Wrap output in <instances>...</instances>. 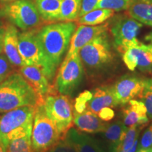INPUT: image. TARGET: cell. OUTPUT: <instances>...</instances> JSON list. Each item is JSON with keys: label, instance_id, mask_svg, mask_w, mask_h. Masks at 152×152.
<instances>
[{"label": "cell", "instance_id": "35", "mask_svg": "<svg viewBox=\"0 0 152 152\" xmlns=\"http://www.w3.org/2000/svg\"><path fill=\"white\" fill-rule=\"evenodd\" d=\"M5 33V28L0 25V54L3 51V42H4V37Z\"/></svg>", "mask_w": 152, "mask_h": 152}, {"label": "cell", "instance_id": "40", "mask_svg": "<svg viewBox=\"0 0 152 152\" xmlns=\"http://www.w3.org/2000/svg\"><path fill=\"white\" fill-rule=\"evenodd\" d=\"M0 144H1V143H0Z\"/></svg>", "mask_w": 152, "mask_h": 152}, {"label": "cell", "instance_id": "18", "mask_svg": "<svg viewBox=\"0 0 152 152\" xmlns=\"http://www.w3.org/2000/svg\"><path fill=\"white\" fill-rule=\"evenodd\" d=\"M20 72L39 96L48 93L49 80L40 68L36 66H23L20 67Z\"/></svg>", "mask_w": 152, "mask_h": 152}, {"label": "cell", "instance_id": "31", "mask_svg": "<svg viewBox=\"0 0 152 152\" xmlns=\"http://www.w3.org/2000/svg\"><path fill=\"white\" fill-rule=\"evenodd\" d=\"M10 64L7 57L0 54V83L11 75L12 68Z\"/></svg>", "mask_w": 152, "mask_h": 152}, {"label": "cell", "instance_id": "17", "mask_svg": "<svg viewBox=\"0 0 152 152\" xmlns=\"http://www.w3.org/2000/svg\"><path fill=\"white\" fill-rule=\"evenodd\" d=\"M73 122L80 130L87 133L104 132L108 125L97 115L87 109L82 113L73 111Z\"/></svg>", "mask_w": 152, "mask_h": 152}, {"label": "cell", "instance_id": "34", "mask_svg": "<svg viewBox=\"0 0 152 152\" xmlns=\"http://www.w3.org/2000/svg\"><path fill=\"white\" fill-rule=\"evenodd\" d=\"M97 115L103 121H109L115 116V112L111 108L106 107L99 112Z\"/></svg>", "mask_w": 152, "mask_h": 152}, {"label": "cell", "instance_id": "3", "mask_svg": "<svg viewBox=\"0 0 152 152\" xmlns=\"http://www.w3.org/2000/svg\"><path fill=\"white\" fill-rule=\"evenodd\" d=\"M34 106H23L7 112L0 118V143L6 149L14 139L32 134Z\"/></svg>", "mask_w": 152, "mask_h": 152}, {"label": "cell", "instance_id": "29", "mask_svg": "<svg viewBox=\"0 0 152 152\" xmlns=\"http://www.w3.org/2000/svg\"><path fill=\"white\" fill-rule=\"evenodd\" d=\"M92 96V91H85L76 98L74 109L77 113H82L87 109V104Z\"/></svg>", "mask_w": 152, "mask_h": 152}, {"label": "cell", "instance_id": "26", "mask_svg": "<svg viewBox=\"0 0 152 152\" xmlns=\"http://www.w3.org/2000/svg\"><path fill=\"white\" fill-rule=\"evenodd\" d=\"M139 98L147 108L149 118L152 119V78L144 80V89Z\"/></svg>", "mask_w": 152, "mask_h": 152}, {"label": "cell", "instance_id": "30", "mask_svg": "<svg viewBox=\"0 0 152 152\" xmlns=\"http://www.w3.org/2000/svg\"><path fill=\"white\" fill-rule=\"evenodd\" d=\"M47 152H77L74 146L66 138L60 140Z\"/></svg>", "mask_w": 152, "mask_h": 152}, {"label": "cell", "instance_id": "37", "mask_svg": "<svg viewBox=\"0 0 152 152\" xmlns=\"http://www.w3.org/2000/svg\"><path fill=\"white\" fill-rule=\"evenodd\" d=\"M137 152H151V149H138Z\"/></svg>", "mask_w": 152, "mask_h": 152}, {"label": "cell", "instance_id": "13", "mask_svg": "<svg viewBox=\"0 0 152 152\" xmlns=\"http://www.w3.org/2000/svg\"><path fill=\"white\" fill-rule=\"evenodd\" d=\"M109 24L107 23L98 26H79L72 35L66 58L79 53V51L87 43L97 36L106 33L109 29Z\"/></svg>", "mask_w": 152, "mask_h": 152}, {"label": "cell", "instance_id": "21", "mask_svg": "<svg viewBox=\"0 0 152 152\" xmlns=\"http://www.w3.org/2000/svg\"><path fill=\"white\" fill-rule=\"evenodd\" d=\"M128 127L122 121H116L107 125L104 135L109 144V151L115 152L119 144L123 141L127 132Z\"/></svg>", "mask_w": 152, "mask_h": 152}, {"label": "cell", "instance_id": "10", "mask_svg": "<svg viewBox=\"0 0 152 152\" xmlns=\"http://www.w3.org/2000/svg\"><path fill=\"white\" fill-rule=\"evenodd\" d=\"M143 24L132 17L119 18L111 28L114 45L118 51L123 54L125 50L140 42L138 35Z\"/></svg>", "mask_w": 152, "mask_h": 152}, {"label": "cell", "instance_id": "7", "mask_svg": "<svg viewBox=\"0 0 152 152\" xmlns=\"http://www.w3.org/2000/svg\"><path fill=\"white\" fill-rule=\"evenodd\" d=\"M79 56L83 64L90 69H101L109 65L113 56L106 32L85 45L79 51Z\"/></svg>", "mask_w": 152, "mask_h": 152}, {"label": "cell", "instance_id": "33", "mask_svg": "<svg viewBox=\"0 0 152 152\" xmlns=\"http://www.w3.org/2000/svg\"><path fill=\"white\" fill-rule=\"evenodd\" d=\"M98 1L99 0H82L81 9L78 18L96 9Z\"/></svg>", "mask_w": 152, "mask_h": 152}, {"label": "cell", "instance_id": "23", "mask_svg": "<svg viewBox=\"0 0 152 152\" xmlns=\"http://www.w3.org/2000/svg\"><path fill=\"white\" fill-rule=\"evenodd\" d=\"M114 11L106 9H95L84 16L80 17L79 24L85 26H98L104 23L108 19L113 16Z\"/></svg>", "mask_w": 152, "mask_h": 152}, {"label": "cell", "instance_id": "4", "mask_svg": "<svg viewBox=\"0 0 152 152\" xmlns=\"http://www.w3.org/2000/svg\"><path fill=\"white\" fill-rule=\"evenodd\" d=\"M45 111L43 104L36 106L31 134L34 152H47L61 140L62 137Z\"/></svg>", "mask_w": 152, "mask_h": 152}, {"label": "cell", "instance_id": "39", "mask_svg": "<svg viewBox=\"0 0 152 152\" xmlns=\"http://www.w3.org/2000/svg\"><path fill=\"white\" fill-rule=\"evenodd\" d=\"M151 152H152V148H151Z\"/></svg>", "mask_w": 152, "mask_h": 152}, {"label": "cell", "instance_id": "25", "mask_svg": "<svg viewBox=\"0 0 152 152\" xmlns=\"http://www.w3.org/2000/svg\"><path fill=\"white\" fill-rule=\"evenodd\" d=\"M31 134L13 140L9 144L7 152H34L31 144Z\"/></svg>", "mask_w": 152, "mask_h": 152}, {"label": "cell", "instance_id": "9", "mask_svg": "<svg viewBox=\"0 0 152 152\" xmlns=\"http://www.w3.org/2000/svg\"><path fill=\"white\" fill-rule=\"evenodd\" d=\"M83 62L79 53L65 58L56 78L55 87L59 94L71 95L80 84L83 77Z\"/></svg>", "mask_w": 152, "mask_h": 152}, {"label": "cell", "instance_id": "2", "mask_svg": "<svg viewBox=\"0 0 152 152\" xmlns=\"http://www.w3.org/2000/svg\"><path fill=\"white\" fill-rule=\"evenodd\" d=\"M39 96L18 73H11L0 83V113L23 106H37Z\"/></svg>", "mask_w": 152, "mask_h": 152}, {"label": "cell", "instance_id": "38", "mask_svg": "<svg viewBox=\"0 0 152 152\" xmlns=\"http://www.w3.org/2000/svg\"><path fill=\"white\" fill-rule=\"evenodd\" d=\"M2 1H6V2H11V1H16V0H1Z\"/></svg>", "mask_w": 152, "mask_h": 152}, {"label": "cell", "instance_id": "32", "mask_svg": "<svg viewBox=\"0 0 152 152\" xmlns=\"http://www.w3.org/2000/svg\"><path fill=\"white\" fill-rule=\"evenodd\" d=\"M152 148V125L147 129L142 137L140 144H138V149H149Z\"/></svg>", "mask_w": 152, "mask_h": 152}, {"label": "cell", "instance_id": "36", "mask_svg": "<svg viewBox=\"0 0 152 152\" xmlns=\"http://www.w3.org/2000/svg\"><path fill=\"white\" fill-rule=\"evenodd\" d=\"M137 146H138V139H137L135 142H134V144H133V145L130 148V149L127 150V151H121V152H136L137 149Z\"/></svg>", "mask_w": 152, "mask_h": 152}, {"label": "cell", "instance_id": "16", "mask_svg": "<svg viewBox=\"0 0 152 152\" xmlns=\"http://www.w3.org/2000/svg\"><path fill=\"white\" fill-rule=\"evenodd\" d=\"M123 110V123L127 127L140 126L149 122L147 110L142 101L131 99Z\"/></svg>", "mask_w": 152, "mask_h": 152}, {"label": "cell", "instance_id": "19", "mask_svg": "<svg viewBox=\"0 0 152 152\" xmlns=\"http://www.w3.org/2000/svg\"><path fill=\"white\" fill-rule=\"evenodd\" d=\"M65 138L73 144L77 152H105L94 138L79 132L75 128H70Z\"/></svg>", "mask_w": 152, "mask_h": 152}, {"label": "cell", "instance_id": "5", "mask_svg": "<svg viewBox=\"0 0 152 152\" xmlns=\"http://www.w3.org/2000/svg\"><path fill=\"white\" fill-rule=\"evenodd\" d=\"M0 15L23 30L39 26L41 16L37 7L30 0H16L9 2L0 11Z\"/></svg>", "mask_w": 152, "mask_h": 152}, {"label": "cell", "instance_id": "8", "mask_svg": "<svg viewBox=\"0 0 152 152\" xmlns=\"http://www.w3.org/2000/svg\"><path fill=\"white\" fill-rule=\"evenodd\" d=\"M43 106L60 134L66 135L73 121V107L68 96L61 94L47 95Z\"/></svg>", "mask_w": 152, "mask_h": 152}, {"label": "cell", "instance_id": "27", "mask_svg": "<svg viewBox=\"0 0 152 152\" xmlns=\"http://www.w3.org/2000/svg\"><path fill=\"white\" fill-rule=\"evenodd\" d=\"M139 133H140V130H137V126L128 127L125 137L118 146L115 152H121L128 150L133 145L137 139H138Z\"/></svg>", "mask_w": 152, "mask_h": 152}, {"label": "cell", "instance_id": "1", "mask_svg": "<svg viewBox=\"0 0 152 152\" xmlns=\"http://www.w3.org/2000/svg\"><path fill=\"white\" fill-rule=\"evenodd\" d=\"M75 29L76 24L73 21H61L44 26L37 32L38 39L52 77L61 62L63 56L68 50Z\"/></svg>", "mask_w": 152, "mask_h": 152}, {"label": "cell", "instance_id": "20", "mask_svg": "<svg viewBox=\"0 0 152 152\" xmlns=\"http://www.w3.org/2000/svg\"><path fill=\"white\" fill-rule=\"evenodd\" d=\"M128 12L130 17L152 28V0H130Z\"/></svg>", "mask_w": 152, "mask_h": 152}, {"label": "cell", "instance_id": "15", "mask_svg": "<svg viewBox=\"0 0 152 152\" xmlns=\"http://www.w3.org/2000/svg\"><path fill=\"white\" fill-rule=\"evenodd\" d=\"M92 93V96L87 104V109L96 115L104 108H113L120 104L112 92L111 86L96 87Z\"/></svg>", "mask_w": 152, "mask_h": 152}, {"label": "cell", "instance_id": "22", "mask_svg": "<svg viewBox=\"0 0 152 152\" xmlns=\"http://www.w3.org/2000/svg\"><path fill=\"white\" fill-rule=\"evenodd\" d=\"M35 4L44 20H59L61 0H35Z\"/></svg>", "mask_w": 152, "mask_h": 152}, {"label": "cell", "instance_id": "24", "mask_svg": "<svg viewBox=\"0 0 152 152\" xmlns=\"http://www.w3.org/2000/svg\"><path fill=\"white\" fill-rule=\"evenodd\" d=\"M82 0H61L59 21H73L78 18Z\"/></svg>", "mask_w": 152, "mask_h": 152}, {"label": "cell", "instance_id": "12", "mask_svg": "<svg viewBox=\"0 0 152 152\" xmlns=\"http://www.w3.org/2000/svg\"><path fill=\"white\" fill-rule=\"evenodd\" d=\"M111 87L119 104L125 105L130 100L140 96L144 89V80L135 75H126Z\"/></svg>", "mask_w": 152, "mask_h": 152}, {"label": "cell", "instance_id": "28", "mask_svg": "<svg viewBox=\"0 0 152 152\" xmlns=\"http://www.w3.org/2000/svg\"><path fill=\"white\" fill-rule=\"evenodd\" d=\"M130 0H99L96 9H106L115 11L128 10Z\"/></svg>", "mask_w": 152, "mask_h": 152}, {"label": "cell", "instance_id": "11", "mask_svg": "<svg viewBox=\"0 0 152 152\" xmlns=\"http://www.w3.org/2000/svg\"><path fill=\"white\" fill-rule=\"evenodd\" d=\"M122 58L125 65L131 71H134L137 68L143 72L151 71L152 43L140 42L125 50L122 54Z\"/></svg>", "mask_w": 152, "mask_h": 152}, {"label": "cell", "instance_id": "14", "mask_svg": "<svg viewBox=\"0 0 152 152\" xmlns=\"http://www.w3.org/2000/svg\"><path fill=\"white\" fill-rule=\"evenodd\" d=\"M18 30L14 25L7 26L5 28L3 50L11 65L20 68L25 64L18 50Z\"/></svg>", "mask_w": 152, "mask_h": 152}, {"label": "cell", "instance_id": "6", "mask_svg": "<svg viewBox=\"0 0 152 152\" xmlns=\"http://www.w3.org/2000/svg\"><path fill=\"white\" fill-rule=\"evenodd\" d=\"M37 32L26 30L18 35V50L25 66H36L42 70L49 81L53 79L48 63L37 37Z\"/></svg>", "mask_w": 152, "mask_h": 152}]
</instances>
